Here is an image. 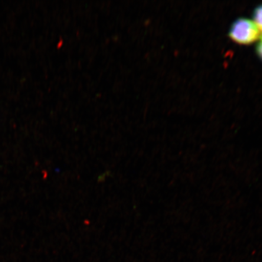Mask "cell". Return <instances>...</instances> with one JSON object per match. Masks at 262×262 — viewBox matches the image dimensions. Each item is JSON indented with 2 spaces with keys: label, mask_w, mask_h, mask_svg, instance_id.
Instances as JSON below:
<instances>
[{
  "label": "cell",
  "mask_w": 262,
  "mask_h": 262,
  "mask_svg": "<svg viewBox=\"0 0 262 262\" xmlns=\"http://www.w3.org/2000/svg\"><path fill=\"white\" fill-rule=\"evenodd\" d=\"M260 31L256 25L250 19L241 18L232 25L229 37L238 44L248 45L256 41Z\"/></svg>",
  "instance_id": "1"
},
{
  "label": "cell",
  "mask_w": 262,
  "mask_h": 262,
  "mask_svg": "<svg viewBox=\"0 0 262 262\" xmlns=\"http://www.w3.org/2000/svg\"><path fill=\"white\" fill-rule=\"evenodd\" d=\"M254 19L255 25L259 31H262V5L255 10L254 13Z\"/></svg>",
  "instance_id": "2"
},
{
  "label": "cell",
  "mask_w": 262,
  "mask_h": 262,
  "mask_svg": "<svg viewBox=\"0 0 262 262\" xmlns=\"http://www.w3.org/2000/svg\"><path fill=\"white\" fill-rule=\"evenodd\" d=\"M257 53L258 55L262 58V37H261L260 41L257 46Z\"/></svg>",
  "instance_id": "3"
}]
</instances>
